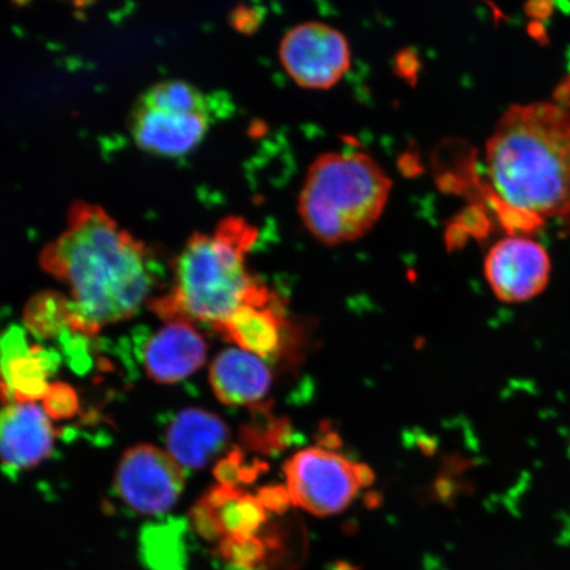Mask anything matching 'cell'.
<instances>
[{"label": "cell", "mask_w": 570, "mask_h": 570, "mask_svg": "<svg viewBox=\"0 0 570 570\" xmlns=\"http://www.w3.org/2000/svg\"><path fill=\"white\" fill-rule=\"evenodd\" d=\"M151 263L141 242L83 202L70 206L66 230L40 255L42 269L70 288L69 331L80 336L138 312L153 289Z\"/></svg>", "instance_id": "1"}, {"label": "cell", "mask_w": 570, "mask_h": 570, "mask_svg": "<svg viewBox=\"0 0 570 570\" xmlns=\"http://www.w3.org/2000/svg\"><path fill=\"white\" fill-rule=\"evenodd\" d=\"M229 436V428L219 416L199 409L185 410L169 425L168 453L183 469H202L223 452Z\"/></svg>", "instance_id": "15"}, {"label": "cell", "mask_w": 570, "mask_h": 570, "mask_svg": "<svg viewBox=\"0 0 570 570\" xmlns=\"http://www.w3.org/2000/svg\"><path fill=\"white\" fill-rule=\"evenodd\" d=\"M184 488V469L160 448L135 445L119 461L117 493L127 508L140 515L166 514L174 509Z\"/></svg>", "instance_id": "8"}, {"label": "cell", "mask_w": 570, "mask_h": 570, "mask_svg": "<svg viewBox=\"0 0 570 570\" xmlns=\"http://www.w3.org/2000/svg\"><path fill=\"white\" fill-rule=\"evenodd\" d=\"M51 417L36 403H10L0 409V463L11 473L40 465L52 454Z\"/></svg>", "instance_id": "12"}, {"label": "cell", "mask_w": 570, "mask_h": 570, "mask_svg": "<svg viewBox=\"0 0 570 570\" xmlns=\"http://www.w3.org/2000/svg\"><path fill=\"white\" fill-rule=\"evenodd\" d=\"M69 298L59 292H42L26 305L23 320L35 337L49 340L61 337L69 331Z\"/></svg>", "instance_id": "17"}, {"label": "cell", "mask_w": 570, "mask_h": 570, "mask_svg": "<svg viewBox=\"0 0 570 570\" xmlns=\"http://www.w3.org/2000/svg\"><path fill=\"white\" fill-rule=\"evenodd\" d=\"M208 346L190 323H167L145 348L146 372L164 384L184 381L202 367Z\"/></svg>", "instance_id": "13"}, {"label": "cell", "mask_w": 570, "mask_h": 570, "mask_svg": "<svg viewBox=\"0 0 570 570\" xmlns=\"http://www.w3.org/2000/svg\"><path fill=\"white\" fill-rule=\"evenodd\" d=\"M258 233L238 217H229L213 234L191 235L175 263L169 294L151 308L167 323L203 321L223 324L245 304H262L275 295L246 268V256Z\"/></svg>", "instance_id": "3"}, {"label": "cell", "mask_w": 570, "mask_h": 570, "mask_svg": "<svg viewBox=\"0 0 570 570\" xmlns=\"http://www.w3.org/2000/svg\"><path fill=\"white\" fill-rule=\"evenodd\" d=\"M292 504L316 517L336 515L374 482L372 469L325 446L303 449L284 468Z\"/></svg>", "instance_id": "6"}, {"label": "cell", "mask_w": 570, "mask_h": 570, "mask_svg": "<svg viewBox=\"0 0 570 570\" xmlns=\"http://www.w3.org/2000/svg\"><path fill=\"white\" fill-rule=\"evenodd\" d=\"M267 409V404L255 409L259 417L245 426L242 440L252 451L271 454L282 451L288 443L289 428L285 420L271 416Z\"/></svg>", "instance_id": "18"}, {"label": "cell", "mask_w": 570, "mask_h": 570, "mask_svg": "<svg viewBox=\"0 0 570 570\" xmlns=\"http://www.w3.org/2000/svg\"><path fill=\"white\" fill-rule=\"evenodd\" d=\"M42 409L53 420H66L76 415L80 409V401L77 392L69 384L55 382L42 399Z\"/></svg>", "instance_id": "21"}, {"label": "cell", "mask_w": 570, "mask_h": 570, "mask_svg": "<svg viewBox=\"0 0 570 570\" xmlns=\"http://www.w3.org/2000/svg\"><path fill=\"white\" fill-rule=\"evenodd\" d=\"M331 570H358V568H355L352 564H348V562L337 561L336 564H334L331 568Z\"/></svg>", "instance_id": "23"}, {"label": "cell", "mask_w": 570, "mask_h": 570, "mask_svg": "<svg viewBox=\"0 0 570 570\" xmlns=\"http://www.w3.org/2000/svg\"><path fill=\"white\" fill-rule=\"evenodd\" d=\"M265 463H246L244 453L234 451L227 454L218 466L214 470L218 483L238 487L240 483L252 482L265 470Z\"/></svg>", "instance_id": "20"}, {"label": "cell", "mask_w": 570, "mask_h": 570, "mask_svg": "<svg viewBox=\"0 0 570 570\" xmlns=\"http://www.w3.org/2000/svg\"><path fill=\"white\" fill-rule=\"evenodd\" d=\"M212 120V104L202 90L181 80H168L142 92L128 128L142 151L176 159L202 145Z\"/></svg>", "instance_id": "5"}, {"label": "cell", "mask_w": 570, "mask_h": 570, "mask_svg": "<svg viewBox=\"0 0 570 570\" xmlns=\"http://www.w3.org/2000/svg\"><path fill=\"white\" fill-rule=\"evenodd\" d=\"M256 497L268 512H276V514H283L292 504L287 487H279V484L261 489Z\"/></svg>", "instance_id": "22"}, {"label": "cell", "mask_w": 570, "mask_h": 570, "mask_svg": "<svg viewBox=\"0 0 570 570\" xmlns=\"http://www.w3.org/2000/svg\"><path fill=\"white\" fill-rule=\"evenodd\" d=\"M61 356L28 345L23 327L12 326L0 337V391L11 403L42 402Z\"/></svg>", "instance_id": "10"}, {"label": "cell", "mask_w": 570, "mask_h": 570, "mask_svg": "<svg viewBox=\"0 0 570 570\" xmlns=\"http://www.w3.org/2000/svg\"><path fill=\"white\" fill-rule=\"evenodd\" d=\"M484 274L499 301L524 303L547 288L551 259L546 248L524 237H509L490 248Z\"/></svg>", "instance_id": "9"}, {"label": "cell", "mask_w": 570, "mask_h": 570, "mask_svg": "<svg viewBox=\"0 0 570 570\" xmlns=\"http://www.w3.org/2000/svg\"><path fill=\"white\" fill-rule=\"evenodd\" d=\"M267 510L259 498L239 487L218 483L190 511L191 525L209 541L254 537L267 522Z\"/></svg>", "instance_id": "11"}, {"label": "cell", "mask_w": 570, "mask_h": 570, "mask_svg": "<svg viewBox=\"0 0 570 570\" xmlns=\"http://www.w3.org/2000/svg\"><path fill=\"white\" fill-rule=\"evenodd\" d=\"M217 553L227 564L239 570L258 569L267 558L265 540L254 537L226 538L217 543Z\"/></svg>", "instance_id": "19"}, {"label": "cell", "mask_w": 570, "mask_h": 570, "mask_svg": "<svg viewBox=\"0 0 570 570\" xmlns=\"http://www.w3.org/2000/svg\"><path fill=\"white\" fill-rule=\"evenodd\" d=\"M490 202L510 230L570 216V110L510 107L487 142Z\"/></svg>", "instance_id": "2"}, {"label": "cell", "mask_w": 570, "mask_h": 570, "mask_svg": "<svg viewBox=\"0 0 570 570\" xmlns=\"http://www.w3.org/2000/svg\"><path fill=\"white\" fill-rule=\"evenodd\" d=\"M282 67L292 81L309 90H330L352 66L346 36L321 21H306L292 28L279 47Z\"/></svg>", "instance_id": "7"}, {"label": "cell", "mask_w": 570, "mask_h": 570, "mask_svg": "<svg viewBox=\"0 0 570 570\" xmlns=\"http://www.w3.org/2000/svg\"><path fill=\"white\" fill-rule=\"evenodd\" d=\"M285 325L284 306L274 296L267 303L242 305L214 331L242 351L265 360L281 352Z\"/></svg>", "instance_id": "16"}, {"label": "cell", "mask_w": 570, "mask_h": 570, "mask_svg": "<svg viewBox=\"0 0 570 570\" xmlns=\"http://www.w3.org/2000/svg\"><path fill=\"white\" fill-rule=\"evenodd\" d=\"M209 380L219 402L256 409L266 404L273 374L259 356L232 347L214 358Z\"/></svg>", "instance_id": "14"}, {"label": "cell", "mask_w": 570, "mask_h": 570, "mask_svg": "<svg viewBox=\"0 0 570 570\" xmlns=\"http://www.w3.org/2000/svg\"><path fill=\"white\" fill-rule=\"evenodd\" d=\"M391 189V178L373 156L325 153L306 170L297 209L306 229L321 244H346L373 229Z\"/></svg>", "instance_id": "4"}]
</instances>
